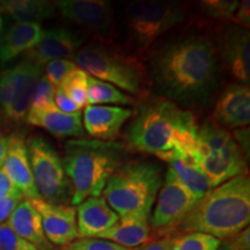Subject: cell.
<instances>
[{"instance_id": "obj_10", "label": "cell", "mask_w": 250, "mask_h": 250, "mask_svg": "<svg viewBox=\"0 0 250 250\" xmlns=\"http://www.w3.org/2000/svg\"><path fill=\"white\" fill-rule=\"evenodd\" d=\"M218 58L223 68L237 83H250V35L249 30L232 24L219 31Z\"/></svg>"}, {"instance_id": "obj_24", "label": "cell", "mask_w": 250, "mask_h": 250, "mask_svg": "<svg viewBox=\"0 0 250 250\" xmlns=\"http://www.w3.org/2000/svg\"><path fill=\"white\" fill-rule=\"evenodd\" d=\"M0 13L17 22H36L52 18L56 13L55 2L45 0H0Z\"/></svg>"}, {"instance_id": "obj_14", "label": "cell", "mask_w": 250, "mask_h": 250, "mask_svg": "<svg viewBox=\"0 0 250 250\" xmlns=\"http://www.w3.org/2000/svg\"><path fill=\"white\" fill-rule=\"evenodd\" d=\"M0 168L24 198L29 201L40 198L31 175L26 140L21 132L7 136V149Z\"/></svg>"}, {"instance_id": "obj_7", "label": "cell", "mask_w": 250, "mask_h": 250, "mask_svg": "<svg viewBox=\"0 0 250 250\" xmlns=\"http://www.w3.org/2000/svg\"><path fill=\"white\" fill-rule=\"evenodd\" d=\"M182 2L139 0L126 6V29L131 44L139 54H146L167 31L187 20Z\"/></svg>"}, {"instance_id": "obj_11", "label": "cell", "mask_w": 250, "mask_h": 250, "mask_svg": "<svg viewBox=\"0 0 250 250\" xmlns=\"http://www.w3.org/2000/svg\"><path fill=\"white\" fill-rule=\"evenodd\" d=\"M62 17L76 23L101 40H107L114 30V11L105 0H58L55 2Z\"/></svg>"}, {"instance_id": "obj_31", "label": "cell", "mask_w": 250, "mask_h": 250, "mask_svg": "<svg viewBox=\"0 0 250 250\" xmlns=\"http://www.w3.org/2000/svg\"><path fill=\"white\" fill-rule=\"evenodd\" d=\"M0 250H39L19 236L7 223L0 225Z\"/></svg>"}, {"instance_id": "obj_25", "label": "cell", "mask_w": 250, "mask_h": 250, "mask_svg": "<svg viewBox=\"0 0 250 250\" xmlns=\"http://www.w3.org/2000/svg\"><path fill=\"white\" fill-rule=\"evenodd\" d=\"M87 100L90 105H136L137 100L110 83L88 77Z\"/></svg>"}, {"instance_id": "obj_2", "label": "cell", "mask_w": 250, "mask_h": 250, "mask_svg": "<svg viewBox=\"0 0 250 250\" xmlns=\"http://www.w3.org/2000/svg\"><path fill=\"white\" fill-rule=\"evenodd\" d=\"M249 221L250 180L241 175L208 190L175 232L205 233L221 241L248 227Z\"/></svg>"}, {"instance_id": "obj_16", "label": "cell", "mask_w": 250, "mask_h": 250, "mask_svg": "<svg viewBox=\"0 0 250 250\" xmlns=\"http://www.w3.org/2000/svg\"><path fill=\"white\" fill-rule=\"evenodd\" d=\"M133 112L131 108L115 105H87L83 116V130L93 139L115 142Z\"/></svg>"}, {"instance_id": "obj_29", "label": "cell", "mask_w": 250, "mask_h": 250, "mask_svg": "<svg viewBox=\"0 0 250 250\" xmlns=\"http://www.w3.org/2000/svg\"><path fill=\"white\" fill-rule=\"evenodd\" d=\"M239 6L236 0H204L198 4L202 13L218 21H230Z\"/></svg>"}, {"instance_id": "obj_27", "label": "cell", "mask_w": 250, "mask_h": 250, "mask_svg": "<svg viewBox=\"0 0 250 250\" xmlns=\"http://www.w3.org/2000/svg\"><path fill=\"white\" fill-rule=\"evenodd\" d=\"M88 77L85 71L77 67L76 70L71 71L61 83L65 94L76 103L79 109L86 108L88 105V100H87Z\"/></svg>"}, {"instance_id": "obj_30", "label": "cell", "mask_w": 250, "mask_h": 250, "mask_svg": "<svg viewBox=\"0 0 250 250\" xmlns=\"http://www.w3.org/2000/svg\"><path fill=\"white\" fill-rule=\"evenodd\" d=\"M55 87L49 83L44 74H42L36 83L29 110L39 111L55 105Z\"/></svg>"}, {"instance_id": "obj_45", "label": "cell", "mask_w": 250, "mask_h": 250, "mask_svg": "<svg viewBox=\"0 0 250 250\" xmlns=\"http://www.w3.org/2000/svg\"><path fill=\"white\" fill-rule=\"evenodd\" d=\"M58 250H71V249H68L67 247H64V248H62V249H58Z\"/></svg>"}, {"instance_id": "obj_37", "label": "cell", "mask_w": 250, "mask_h": 250, "mask_svg": "<svg viewBox=\"0 0 250 250\" xmlns=\"http://www.w3.org/2000/svg\"><path fill=\"white\" fill-rule=\"evenodd\" d=\"M55 105L59 110L66 114H73V112L80 111L78 105L65 94L61 86L56 88L55 92Z\"/></svg>"}, {"instance_id": "obj_38", "label": "cell", "mask_w": 250, "mask_h": 250, "mask_svg": "<svg viewBox=\"0 0 250 250\" xmlns=\"http://www.w3.org/2000/svg\"><path fill=\"white\" fill-rule=\"evenodd\" d=\"M11 196H22L17 187L12 183V181L8 179V176L4 173V170L0 168V201Z\"/></svg>"}, {"instance_id": "obj_19", "label": "cell", "mask_w": 250, "mask_h": 250, "mask_svg": "<svg viewBox=\"0 0 250 250\" xmlns=\"http://www.w3.org/2000/svg\"><path fill=\"white\" fill-rule=\"evenodd\" d=\"M26 123L40 126L56 138L79 139L85 137L81 111L66 114L56 107H49L39 111H28Z\"/></svg>"}, {"instance_id": "obj_13", "label": "cell", "mask_w": 250, "mask_h": 250, "mask_svg": "<svg viewBox=\"0 0 250 250\" xmlns=\"http://www.w3.org/2000/svg\"><path fill=\"white\" fill-rule=\"evenodd\" d=\"M39 212L44 234L51 245L67 247L80 239L77 226L76 208L48 203L43 199H30Z\"/></svg>"}, {"instance_id": "obj_35", "label": "cell", "mask_w": 250, "mask_h": 250, "mask_svg": "<svg viewBox=\"0 0 250 250\" xmlns=\"http://www.w3.org/2000/svg\"><path fill=\"white\" fill-rule=\"evenodd\" d=\"M24 199L22 196H11L0 201V225L7 223L17 206Z\"/></svg>"}, {"instance_id": "obj_33", "label": "cell", "mask_w": 250, "mask_h": 250, "mask_svg": "<svg viewBox=\"0 0 250 250\" xmlns=\"http://www.w3.org/2000/svg\"><path fill=\"white\" fill-rule=\"evenodd\" d=\"M15 86H17V77H15L14 67L2 71L0 73V104L5 112L13 100Z\"/></svg>"}, {"instance_id": "obj_20", "label": "cell", "mask_w": 250, "mask_h": 250, "mask_svg": "<svg viewBox=\"0 0 250 250\" xmlns=\"http://www.w3.org/2000/svg\"><path fill=\"white\" fill-rule=\"evenodd\" d=\"M14 70L17 86L13 100L6 110V115L11 123H22L26 121L36 83L43 74V68L35 62L24 59L14 66Z\"/></svg>"}, {"instance_id": "obj_4", "label": "cell", "mask_w": 250, "mask_h": 250, "mask_svg": "<svg viewBox=\"0 0 250 250\" xmlns=\"http://www.w3.org/2000/svg\"><path fill=\"white\" fill-rule=\"evenodd\" d=\"M164 184L160 165L151 160L122 164L109 177L102 196L120 218L130 214L151 217L153 204Z\"/></svg>"}, {"instance_id": "obj_22", "label": "cell", "mask_w": 250, "mask_h": 250, "mask_svg": "<svg viewBox=\"0 0 250 250\" xmlns=\"http://www.w3.org/2000/svg\"><path fill=\"white\" fill-rule=\"evenodd\" d=\"M8 226L39 250H52L54 246L46 239L42 220L29 199H23L7 220Z\"/></svg>"}, {"instance_id": "obj_36", "label": "cell", "mask_w": 250, "mask_h": 250, "mask_svg": "<svg viewBox=\"0 0 250 250\" xmlns=\"http://www.w3.org/2000/svg\"><path fill=\"white\" fill-rule=\"evenodd\" d=\"M232 22L236 26L249 29L250 27V1L249 0H242L239 2L237 9L232 18Z\"/></svg>"}, {"instance_id": "obj_1", "label": "cell", "mask_w": 250, "mask_h": 250, "mask_svg": "<svg viewBox=\"0 0 250 250\" xmlns=\"http://www.w3.org/2000/svg\"><path fill=\"white\" fill-rule=\"evenodd\" d=\"M220 62L214 41L202 33L183 34L149 56L156 93L181 108L203 105L217 89Z\"/></svg>"}, {"instance_id": "obj_26", "label": "cell", "mask_w": 250, "mask_h": 250, "mask_svg": "<svg viewBox=\"0 0 250 250\" xmlns=\"http://www.w3.org/2000/svg\"><path fill=\"white\" fill-rule=\"evenodd\" d=\"M169 169L197 201L202 199L205 193L211 189L210 182L199 168L186 167L180 161L175 160L169 164Z\"/></svg>"}, {"instance_id": "obj_3", "label": "cell", "mask_w": 250, "mask_h": 250, "mask_svg": "<svg viewBox=\"0 0 250 250\" xmlns=\"http://www.w3.org/2000/svg\"><path fill=\"white\" fill-rule=\"evenodd\" d=\"M126 146L117 142L98 139H71L64 146L62 158L71 183L72 205L90 197L102 196L109 177L125 162Z\"/></svg>"}, {"instance_id": "obj_6", "label": "cell", "mask_w": 250, "mask_h": 250, "mask_svg": "<svg viewBox=\"0 0 250 250\" xmlns=\"http://www.w3.org/2000/svg\"><path fill=\"white\" fill-rule=\"evenodd\" d=\"M74 61L88 76L110 83L131 96L146 98L147 73L144 65L116 46L90 43L81 46Z\"/></svg>"}, {"instance_id": "obj_9", "label": "cell", "mask_w": 250, "mask_h": 250, "mask_svg": "<svg viewBox=\"0 0 250 250\" xmlns=\"http://www.w3.org/2000/svg\"><path fill=\"white\" fill-rule=\"evenodd\" d=\"M156 204L149 226L159 234L171 236L183 219L195 208L197 199L168 168L160 191L156 196Z\"/></svg>"}, {"instance_id": "obj_43", "label": "cell", "mask_w": 250, "mask_h": 250, "mask_svg": "<svg viewBox=\"0 0 250 250\" xmlns=\"http://www.w3.org/2000/svg\"><path fill=\"white\" fill-rule=\"evenodd\" d=\"M9 124H11V122H9L7 115H6L5 110L2 109L1 104H0V131L4 132V131L9 126Z\"/></svg>"}, {"instance_id": "obj_18", "label": "cell", "mask_w": 250, "mask_h": 250, "mask_svg": "<svg viewBox=\"0 0 250 250\" xmlns=\"http://www.w3.org/2000/svg\"><path fill=\"white\" fill-rule=\"evenodd\" d=\"M77 226L80 239L96 237L120 220L103 196L90 197L77 205Z\"/></svg>"}, {"instance_id": "obj_15", "label": "cell", "mask_w": 250, "mask_h": 250, "mask_svg": "<svg viewBox=\"0 0 250 250\" xmlns=\"http://www.w3.org/2000/svg\"><path fill=\"white\" fill-rule=\"evenodd\" d=\"M212 121L226 130L246 127L250 122L249 85H228L215 103Z\"/></svg>"}, {"instance_id": "obj_39", "label": "cell", "mask_w": 250, "mask_h": 250, "mask_svg": "<svg viewBox=\"0 0 250 250\" xmlns=\"http://www.w3.org/2000/svg\"><path fill=\"white\" fill-rule=\"evenodd\" d=\"M234 140L237 144L240 149H241L243 155L246 156L247 160L249 159V127H241L234 131L232 134Z\"/></svg>"}, {"instance_id": "obj_17", "label": "cell", "mask_w": 250, "mask_h": 250, "mask_svg": "<svg viewBox=\"0 0 250 250\" xmlns=\"http://www.w3.org/2000/svg\"><path fill=\"white\" fill-rule=\"evenodd\" d=\"M247 159L237 144L220 152H213L199 160V167L210 187L215 188L234 177L248 175Z\"/></svg>"}, {"instance_id": "obj_40", "label": "cell", "mask_w": 250, "mask_h": 250, "mask_svg": "<svg viewBox=\"0 0 250 250\" xmlns=\"http://www.w3.org/2000/svg\"><path fill=\"white\" fill-rule=\"evenodd\" d=\"M228 241L232 243L234 248L237 250H249L250 249V229L249 227L245 228L240 233L232 237H228Z\"/></svg>"}, {"instance_id": "obj_23", "label": "cell", "mask_w": 250, "mask_h": 250, "mask_svg": "<svg viewBox=\"0 0 250 250\" xmlns=\"http://www.w3.org/2000/svg\"><path fill=\"white\" fill-rule=\"evenodd\" d=\"M43 29L36 22L12 24L0 40V62H7L33 49L42 36Z\"/></svg>"}, {"instance_id": "obj_42", "label": "cell", "mask_w": 250, "mask_h": 250, "mask_svg": "<svg viewBox=\"0 0 250 250\" xmlns=\"http://www.w3.org/2000/svg\"><path fill=\"white\" fill-rule=\"evenodd\" d=\"M6 149H7V137L5 136V133L2 131H0V166L4 160Z\"/></svg>"}, {"instance_id": "obj_21", "label": "cell", "mask_w": 250, "mask_h": 250, "mask_svg": "<svg viewBox=\"0 0 250 250\" xmlns=\"http://www.w3.org/2000/svg\"><path fill=\"white\" fill-rule=\"evenodd\" d=\"M120 245L124 248L136 249L151 242L152 234L149 215L130 214L120 218L118 223L96 236Z\"/></svg>"}, {"instance_id": "obj_5", "label": "cell", "mask_w": 250, "mask_h": 250, "mask_svg": "<svg viewBox=\"0 0 250 250\" xmlns=\"http://www.w3.org/2000/svg\"><path fill=\"white\" fill-rule=\"evenodd\" d=\"M195 118L192 112L164 98L140 103L124 132L126 148L158 154L173 148L174 131Z\"/></svg>"}, {"instance_id": "obj_41", "label": "cell", "mask_w": 250, "mask_h": 250, "mask_svg": "<svg viewBox=\"0 0 250 250\" xmlns=\"http://www.w3.org/2000/svg\"><path fill=\"white\" fill-rule=\"evenodd\" d=\"M138 250H171V239L170 236L162 237L139 247Z\"/></svg>"}, {"instance_id": "obj_12", "label": "cell", "mask_w": 250, "mask_h": 250, "mask_svg": "<svg viewBox=\"0 0 250 250\" xmlns=\"http://www.w3.org/2000/svg\"><path fill=\"white\" fill-rule=\"evenodd\" d=\"M85 42V37L66 27L43 30L36 45L26 52V59L43 66L54 61H71Z\"/></svg>"}, {"instance_id": "obj_34", "label": "cell", "mask_w": 250, "mask_h": 250, "mask_svg": "<svg viewBox=\"0 0 250 250\" xmlns=\"http://www.w3.org/2000/svg\"><path fill=\"white\" fill-rule=\"evenodd\" d=\"M71 250H138L124 248L116 243L108 241V240L98 239V237H88V239H78L71 245L67 246Z\"/></svg>"}, {"instance_id": "obj_8", "label": "cell", "mask_w": 250, "mask_h": 250, "mask_svg": "<svg viewBox=\"0 0 250 250\" xmlns=\"http://www.w3.org/2000/svg\"><path fill=\"white\" fill-rule=\"evenodd\" d=\"M26 145L31 175L40 198L52 204H70L71 183L57 149L41 136L28 138Z\"/></svg>"}, {"instance_id": "obj_32", "label": "cell", "mask_w": 250, "mask_h": 250, "mask_svg": "<svg viewBox=\"0 0 250 250\" xmlns=\"http://www.w3.org/2000/svg\"><path fill=\"white\" fill-rule=\"evenodd\" d=\"M78 66L76 62L72 61H54L50 62L48 64H45L44 67V76L46 79L49 80V83H51L55 88L61 86L62 81L64 80V78L70 73L71 71L76 70Z\"/></svg>"}, {"instance_id": "obj_28", "label": "cell", "mask_w": 250, "mask_h": 250, "mask_svg": "<svg viewBox=\"0 0 250 250\" xmlns=\"http://www.w3.org/2000/svg\"><path fill=\"white\" fill-rule=\"evenodd\" d=\"M171 250H218L221 241L205 233L192 232L171 235Z\"/></svg>"}, {"instance_id": "obj_44", "label": "cell", "mask_w": 250, "mask_h": 250, "mask_svg": "<svg viewBox=\"0 0 250 250\" xmlns=\"http://www.w3.org/2000/svg\"><path fill=\"white\" fill-rule=\"evenodd\" d=\"M2 28H4V20H2V17H1V15H0V40H1Z\"/></svg>"}]
</instances>
